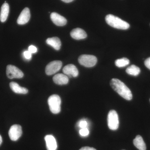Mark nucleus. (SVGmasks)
<instances>
[{
  "instance_id": "6e6552de",
  "label": "nucleus",
  "mask_w": 150,
  "mask_h": 150,
  "mask_svg": "<svg viewBox=\"0 0 150 150\" xmlns=\"http://www.w3.org/2000/svg\"><path fill=\"white\" fill-rule=\"evenodd\" d=\"M22 134V130L20 125L15 124L11 126L8 132L9 137L12 141H16Z\"/></svg>"
},
{
  "instance_id": "aec40b11",
  "label": "nucleus",
  "mask_w": 150,
  "mask_h": 150,
  "mask_svg": "<svg viewBox=\"0 0 150 150\" xmlns=\"http://www.w3.org/2000/svg\"><path fill=\"white\" fill-rule=\"evenodd\" d=\"M130 61L129 59L126 58H123L118 59L115 61V65L119 68H122L126 67L129 64Z\"/></svg>"
},
{
  "instance_id": "4be33fe9",
  "label": "nucleus",
  "mask_w": 150,
  "mask_h": 150,
  "mask_svg": "<svg viewBox=\"0 0 150 150\" xmlns=\"http://www.w3.org/2000/svg\"><path fill=\"white\" fill-rule=\"evenodd\" d=\"M78 126L81 129L87 128L88 123L85 120H81L79 121L78 123Z\"/></svg>"
},
{
  "instance_id": "20e7f679",
  "label": "nucleus",
  "mask_w": 150,
  "mask_h": 150,
  "mask_svg": "<svg viewBox=\"0 0 150 150\" xmlns=\"http://www.w3.org/2000/svg\"><path fill=\"white\" fill-rule=\"evenodd\" d=\"M108 128L111 130H116L119 127V119L117 112L115 110H111L108 112L107 118Z\"/></svg>"
},
{
  "instance_id": "2eb2a0df",
  "label": "nucleus",
  "mask_w": 150,
  "mask_h": 150,
  "mask_svg": "<svg viewBox=\"0 0 150 150\" xmlns=\"http://www.w3.org/2000/svg\"><path fill=\"white\" fill-rule=\"evenodd\" d=\"M46 42L47 44L52 46L56 50H60L61 48L62 43L59 38L54 37L48 38L46 40Z\"/></svg>"
},
{
  "instance_id": "ddd939ff",
  "label": "nucleus",
  "mask_w": 150,
  "mask_h": 150,
  "mask_svg": "<svg viewBox=\"0 0 150 150\" xmlns=\"http://www.w3.org/2000/svg\"><path fill=\"white\" fill-rule=\"evenodd\" d=\"M45 140L47 150H56L57 149V142L54 137L51 135H47L45 137Z\"/></svg>"
},
{
  "instance_id": "393cba45",
  "label": "nucleus",
  "mask_w": 150,
  "mask_h": 150,
  "mask_svg": "<svg viewBox=\"0 0 150 150\" xmlns=\"http://www.w3.org/2000/svg\"><path fill=\"white\" fill-rule=\"evenodd\" d=\"M144 64L146 67L150 70V57L145 60Z\"/></svg>"
},
{
  "instance_id": "f257e3e1",
  "label": "nucleus",
  "mask_w": 150,
  "mask_h": 150,
  "mask_svg": "<svg viewBox=\"0 0 150 150\" xmlns=\"http://www.w3.org/2000/svg\"><path fill=\"white\" fill-rule=\"evenodd\" d=\"M110 84L113 89L124 99L128 100L132 99L131 90L123 82L118 79H113L110 81Z\"/></svg>"
},
{
  "instance_id": "412c9836",
  "label": "nucleus",
  "mask_w": 150,
  "mask_h": 150,
  "mask_svg": "<svg viewBox=\"0 0 150 150\" xmlns=\"http://www.w3.org/2000/svg\"><path fill=\"white\" fill-rule=\"evenodd\" d=\"M79 134L81 137H87L89 134V131L87 128L81 129L79 131Z\"/></svg>"
},
{
  "instance_id": "dca6fc26",
  "label": "nucleus",
  "mask_w": 150,
  "mask_h": 150,
  "mask_svg": "<svg viewBox=\"0 0 150 150\" xmlns=\"http://www.w3.org/2000/svg\"><path fill=\"white\" fill-rule=\"evenodd\" d=\"M9 13V6L7 3L3 4L1 8L0 13V21L1 22H4L6 21Z\"/></svg>"
},
{
  "instance_id": "a878e982",
  "label": "nucleus",
  "mask_w": 150,
  "mask_h": 150,
  "mask_svg": "<svg viewBox=\"0 0 150 150\" xmlns=\"http://www.w3.org/2000/svg\"><path fill=\"white\" fill-rule=\"evenodd\" d=\"M79 150H96L94 148L90 147H83L81 148Z\"/></svg>"
},
{
  "instance_id": "9b49d317",
  "label": "nucleus",
  "mask_w": 150,
  "mask_h": 150,
  "mask_svg": "<svg viewBox=\"0 0 150 150\" xmlns=\"http://www.w3.org/2000/svg\"><path fill=\"white\" fill-rule=\"evenodd\" d=\"M30 14L29 9L25 8L20 14L17 20L18 24L24 25L27 23L30 19Z\"/></svg>"
},
{
  "instance_id": "4468645a",
  "label": "nucleus",
  "mask_w": 150,
  "mask_h": 150,
  "mask_svg": "<svg viewBox=\"0 0 150 150\" xmlns=\"http://www.w3.org/2000/svg\"><path fill=\"white\" fill-rule=\"evenodd\" d=\"M53 81L56 84L66 85L69 82V78L65 74H57L54 76Z\"/></svg>"
},
{
  "instance_id": "a211bd4d",
  "label": "nucleus",
  "mask_w": 150,
  "mask_h": 150,
  "mask_svg": "<svg viewBox=\"0 0 150 150\" xmlns=\"http://www.w3.org/2000/svg\"><path fill=\"white\" fill-rule=\"evenodd\" d=\"M134 146L139 150H146V146L143 138L140 135H138L133 141Z\"/></svg>"
},
{
  "instance_id": "b1692460",
  "label": "nucleus",
  "mask_w": 150,
  "mask_h": 150,
  "mask_svg": "<svg viewBox=\"0 0 150 150\" xmlns=\"http://www.w3.org/2000/svg\"><path fill=\"white\" fill-rule=\"evenodd\" d=\"M28 51L31 54H35L37 52V48L35 46L31 45V46H30L28 48Z\"/></svg>"
},
{
  "instance_id": "39448f33",
  "label": "nucleus",
  "mask_w": 150,
  "mask_h": 150,
  "mask_svg": "<svg viewBox=\"0 0 150 150\" xmlns=\"http://www.w3.org/2000/svg\"><path fill=\"white\" fill-rule=\"evenodd\" d=\"M78 61L82 66L90 68L95 66L97 62V59L96 56L93 55H82L79 57Z\"/></svg>"
},
{
  "instance_id": "9d476101",
  "label": "nucleus",
  "mask_w": 150,
  "mask_h": 150,
  "mask_svg": "<svg viewBox=\"0 0 150 150\" xmlns=\"http://www.w3.org/2000/svg\"><path fill=\"white\" fill-rule=\"evenodd\" d=\"M51 18L54 24L57 26H64L67 24V19L57 13L53 12L51 13Z\"/></svg>"
},
{
  "instance_id": "423d86ee",
  "label": "nucleus",
  "mask_w": 150,
  "mask_h": 150,
  "mask_svg": "<svg viewBox=\"0 0 150 150\" xmlns=\"http://www.w3.org/2000/svg\"><path fill=\"white\" fill-rule=\"evenodd\" d=\"M6 75L10 79L14 78L21 79L23 77L24 74L21 70L13 65H9L7 67Z\"/></svg>"
},
{
  "instance_id": "f03ea898",
  "label": "nucleus",
  "mask_w": 150,
  "mask_h": 150,
  "mask_svg": "<svg viewBox=\"0 0 150 150\" xmlns=\"http://www.w3.org/2000/svg\"><path fill=\"white\" fill-rule=\"evenodd\" d=\"M105 19L108 24L117 29L126 30L130 27V25L128 23L112 15H108Z\"/></svg>"
},
{
  "instance_id": "1a4fd4ad",
  "label": "nucleus",
  "mask_w": 150,
  "mask_h": 150,
  "mask_svg": "<svg viewBox=\"0 0 150 150\" xmlns=\"http://www.w3.org/2000/svg\"><path fill=\"white\" fill-rule=\"evenodd\" d=\"M63 72L69 78L76 77L79 75L78 69L73 64H69L65 66L63 69Z\"/></svg>"
},
{
  "instance_id": "5701e85b",
  "label": "nucleus",
  "mask_w": 150,
  "mask_h": 150,
  "mask_svg": "<svg viewBox=\"0 0 150 150\" xmlns=\"http://www.w3.org/2000/svg\"><path fill=\"white\" fill-rule=\"evenodd\" d=\"M31 53L28 51H25L23 52V56L25 59L28 60H30L31 58Z\"/></svg>"
},
{
  "instance_id": "6ab92c4d",
  "label": "nucleus",
  "mask_w": 150,
  "mask_h": 150,
  "mask_svg": "<svg viewBox=\"0 0 150 150\" xmlns=\"http://www.w3.org/2000/svg\"><path fill=\"white\" fill-rule=\"evenodd\" d=\"M126 72L128 74L131 76H136L139 75L141 72V70L140 68L134 65H132L127 68L126 70Z\"/></svg>"
},
{
  "instance_id": "cd10ccee",
  "label": "nucleus",
  "mask_w": 150,
  "mask_h": 150,
  "mask_svg": "<svg viewBox=\"0 0 150 150\" xmlns=\"http://www.w3.org/2000/svg\"><path fill=\"white\" fill-rule=\"evenodd\" d=\"M2 143V138L1 136L0 135V145H1Z\"/></svg>"
},
{
  "instance_id": "bb28decb",
  "label": "nucleus",
  "mask_w": 150,
  "mask_h": 150,
  "mask_svg": "<svg viewBox=\"0 0 150 150\" xmlns=\"http://www.w3.org/2000/svg\"><path fill=\"white\" fill-rule=\"evenodd\" d=\"M62 1L66 3H69L73 1L74 0H62Z\"/></svg>"
},
{
  "instance_id": "f3484780",
  "label": "nucleus",
  "mask_w": 150,
  "mask_h": 150,
  "mask_svg": "<svg viewBox=\"0 0 150 150\" xmlns=\"http://www.w3.org/2000/svg\"><path fill=\"white\" fill-rule=\"evenodd\" d=\"M10 86L12 90L18 94H26L28 92V90L25 88L22 87L19 85L17 83L11 82L10 83Z\"/></svg>"
},
{
  "instance_id": "7ed1b4c3",
  "label": "nucleus",
  "mask_w": 150,
  "mask_h": 150,
  "mask_svg": "<svg viewBox=\"0 0 150 150\" xmlns=\"http://www.w3.org/2000/svg\"><path fill=\"white\" fill-rule=\"evenodd\" d=\"M48 104L51 112L54 114H58L61 111V99L57 95L54 94L49 97Z\"/></svg>"
},
{
  "instance_id": "0eeeda50",
  "label": "nucleus",
  "mask_w": 150,
  "mask_h": 150,
  "mask_svg": "<svg viewBox=\"0 0 150 150\" xmlns=\"http://www.w3.org/2000/svg\"><path fill=\"white\" fill-rule=\"evenodd\" d=\"M62 66V63L60 61H54L50 62L46 68V74L50 76L59 71Z\"/></svg>"
},
{
  "instance_id": "f8f14e48",
  "label": "nucleus",
  "mask_w": 150,
  "mask_h": 150,
  "mask_svg": "<svg viewBox=\"0 0 150 150\" xmlns=\"http://www.w3.org/2000/svg\"><path fill=\"white\" fill-rule=\"evenodd\" d=\"M70 34L72 38L77 40L85 39L87 36L85 31L80 28L73 29L71 31Z\"/></svg>"
}]
</instances>
